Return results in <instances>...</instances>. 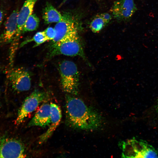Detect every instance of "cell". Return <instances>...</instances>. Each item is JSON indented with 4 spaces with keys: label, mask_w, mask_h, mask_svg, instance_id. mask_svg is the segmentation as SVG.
Returning a JSON list of instances; mask_svg holds the SVG:
<instances>
[{
    "label": "cell",
    "mask_w": 158,
    "mask_h": 158,
    "mask_svg": "<svg viewBox=\"0 0 158 158\" xmlns=\"http://www.w3.org/2000/svg\"><path fill=\"white\" fill-rule=\"evenodd\" d=\"M51 118L50 104H43L28 124V127L39 126L45 127L49 126Z\"/></svg>",
    "instance_id": "4fadbf2b"
},
{
    "label": "cell",
    "mask_w": 158,
    "mask_h": 158,
    "mask_svg": "<svg viewBox=\"0 0 158 158\" xmlns=\"http://www.w3.org/2000/svg\"><path fill=\"white\" fill-rule=\"evenodd\" d=\"M19 12L18 9L14 10L7 18L4 31L0 36L1 43L6 44L13 41L17 31Z\"/></svg>",
    "instance_id": "30bf717a"
},
{
    "label": "cell",
    "mask_w": 158,
    "mask_h": 158,
    "mask_svg": "<svg viewBox=\"0 0 158 158\" xmlns=\"http://www.w3.org/2000/svg\"><path fill=\"white\" fill-rule=\"evenodd\" d=\"M51 122L47 130L39 137V144L46 142L51 136L59 125L61 117V111L60 107L56 104L51 103Z\"/></svg>",
    "instance_id": "7c38bea8"
},
{
    "label": "cell",
    "mask_w": 158,
    "mask_h": 158,
    "mask_svg": "<svg viewBox=\"0 0 158 158\" xmlns=\"http://www.w3.org/2000/svg\"><path fill=\"white\" fill-rule=\"evenodd\" d=\"M100 15L107 24L109 23L112 19L111 15L109 13H104L100 14Z\"/></svg>",
    "instance_id": "d6986e66"
},
{
    "label": "cell",
    "mask_w": 158,
    "mask_h": 158,
    "mask_svg": "<svg viewBox=\"0 0 158 158\" xmlns=\"http://www.w3.org/2000/svg\"><path fill=\"white\" fill-rule=\"evenodd\" d=\"M137 10L133 0H117L114 3L111 11L118 21L129 20Z\"/></svg>",
    "instance_id": "ba28073f"
},
{
    "label": "cell",
    "mask_w": 158,
    "mask_h": 158,
    "mask_svg": "<svg viewBox=\"0 0 158 158\" xmlns=\"http://www.w3.org/2000/svg\"><path fill=\"white\" fill-rule=\"evenodd\" d=\"M123 158H158V152L146 142L135 138L119 143Z\"/></svg>",
    "instance_id": "3957f363"
},
{
    "label": "cell",
    "mask_w": 158,
    "mask_h": 158,
    "mask_svg": "<svg viewBox=\"0 0 158 158\" xmlns=\"http://www.w3.org/2000/svg\"><path fill=\"white\" fill-rule=\"evenodd\" d=\"M9 80L12 88L18 92L29 90L31 86V78L29 72L23 67H16L10 71Z\"/></svg>",
    "instance_id": "52a82bcc"
},
{
    "label": "cell",
    "mask_w": 158,
    "mask_h": 158,
    "mask_svg": "<svg viewBox=\"0 0 158 158\" xmlns=\"http://www.w3.org/2000/svg\"><path fill=\"white\" fill-rule=\"evenodd\" d=\"M37 0H25L19 12L17 18L16 32L12 41L13 44H18V40L22 29L28 17L32 13L35 5Z\"/></svg>",
    "instance_id": "8fae6325"
},
{
    "label": "cell",
    "mask_w": 158,
    "mask_h": 158,
    "mask_svg": "<svg viewBox=\"0 0 158 158\" xmlns=\"http://www.w3.org/2000/svg\"><path fill=\"white\" fill-rule=\"evenodd\" d=\"M24 144L20 140L7 137H0V158H25Z\"/></svg>",
    "instance_id": "8992f818"
},
{
    "label": "cell",
    "mask_w": 158,
    "mask_h": 158,
    "mask_svg": "<svg viewBox=\"0 0 158 158\" xmlns=\"http://www.w3.org/2000/svg\"><path fill=\"white\" fill-rule=\"evenodd\" d=\"M46 93L35 90L25 99L18 111L15 121V124L19 125L23 121L27 116L34 111L39 105L46 99Z\"/></svg>",
    "instance_id": "5b68a950"
},
{
    "label": "cell",
    "mask_w": 158,
    "mask_h": 158,
    "mask_svg": "<svg viewBox=\"0 0 158 158\" xmlns=\"http://www.w3.org/2000/svg\"><path fill=\"white\" fill-rule=\"evenodd\" d=\"M40 20L35 14H32L27 18L23 26L22 34L36 30L38 27Z\"/></svg>",
    "instance_id": "9a60e30c"
},
{
    "label": "cell",
    "mask_w": 158,
    "mask_h": 158,
    "mask_svg": "<svg viewBox=\"0 0 158 158\" xmlns=\"http://www.w3.org/2000/svg\"><path fill=\"white\" fill-rule=\"evenodd\" d=\"M59 69L63 90L69 94L77 95L78 92L79 75L76 64L72 61L64 60L59 65Z\"/></svg>",
    "instance_id": "277c9868"
},
{
    "label": "cell",
    "mask_w": 158,
    "mask_h": 158,
    "mask_svg": "<svg viewBox=\"0 0 158 158\" xmlns=\"http://www.w3.org/2000/svg\"><path fill=\"white\" fill-rule=\"evenodd\" d=\"M65 110L67 124L73 129L93 130L99 129L103 124V118L98 111L73 96H66Z\"/></svg>",
    "instance_id": "6da1fadb"
},
{
    "label": "cell",
    "mask_w": 158,
    "mask_h": 158,
    "mask_svg": "<svg viewBox=\"0 0 158 158\" xmlns=\"http://www.w3.org/2000/svg\"><path fill=\"white\" fill-rule=\"evenodd\" d=\"M61 55L69 56H78L86 60L77 29L74 30L60 41L51 44L47 57L50 58Z\"/></svg>",
    "instance_id": "7a4b0ae2"
},
{
    "label": "cell",
    "mask_w": 158,
    "mask_h": 158,
    "mask_svg": "<svg viewBox=\"0 0 158 158\" xmlns=\"http://www.w3.org/2000/svg\"><path fill=\"white\" fill-rule=\"evenodd\" d=\"M32 41H34L35 42V46L36 47L48 40L44 31H40L37 32L32 38L25 41L21 43L20 46L22 47L25 44Z\"/></svg>",
    "instance_id": "e0dca14e"
},
{
    "label": "cell",
    "mask_w": 158,
    "mask_h": 158,
    "mask_svg": "<svg viewBox=\"0 0 158 158\" xmlns=\"http://www.w3.org/2000/svg\"><path fill=\"white\" fill-rule=\"evenodd\" d=\"M44 32L48 41H52L54 38L56 32L54 28L50 27H48Z\"/></svg>",
    "instance_id": "ac0fdd59"
},
{
    "label": "cell",
    "mask_w": 158,
    "mask_h": 158,
    "mask_svg": "<svg viewBox=\"0 0 158 158\" xmlns=\"http://www.w3.org/2000/svg\"><path fill=\"white\" fill-rule=\"evenodd\" d=\"M4 16V13L2 9H0V27L2 22Z\"/></svg>",
    "instance_id": "ffe728a7"
},
{
    "label": "cell",
    "mask_w": 158,
    "mask_h": 158,
    "mask_svg": "<svg viewBox=\"0 0 158 158\" xmlns=\"http://www.w3.org/2000/svg\"><path fill=\"white\" fill-rule=\"evenodd\" d=\"M0 105H1V103H0Z\"/></svg>",
    "instance_id": "7402d4cb"
},
{
    "label": "cell",
    "mask_w": 158,
    "mask_h": 158,
    "mask_svg": "<svg viewBox=\"0 0 158 158\" xmlns=\"http://www.w3.org/2000/svg\"><path fill=\"white\" fill-rule=\"evenodd\" d=\"M107 24L101 16L100 14L96 16L91 22L90 27L94 33L100 31Z\"/></svg>",
    "instance_id": "2e32d148"
},
{
    "label": "cell",
    "mask_w": 158,
    "mask_h": 158,
    "mask_svg": "<svg viewBox=\"0 0 158 158\" xmlns=\"http://www.w3.org/2000/svg\"><path fill=\"white\" fill-rule=\"evenodd\" d=\"M156 110L158 114V100L157 101V103L156 105Z\"/></svg>",
    "instance_id": "44dd1931"
},
{
    "label": "cell",
    "mask_w": 158,
    "mask_h": 158,
    "mask_svg": "<svg viewBox=\"0 0 158 158\" xmlns=\"http://www.w3.org/2000/svg\"><path fill=\"white\" fill-rule=\"evenodd\" d=\"M73 16L69 13L65 14L62 20L57 23L54 28L56 32L54 38L51 43H55L63 39L71 32L77 29Z\"/></svg>",
    "instance_id": "9c48e42d"
},
{
    "label": "cell",
    "mask_w": 158,
    "mask_h": 158,
    "mask_svg": "<svg viewBox=\"0 0 158 158\" xmlns=\"http://www.w3.org/2000/svg\"><path fill=\"white\" fill-rule=\"evenodd\" d=\"M42 17L45 23L49 24L61 21L63 16L51 4L48 2L43 9Z\"/></svg>",
    "instance_id": "5bb4252c"
}]
</instances>
